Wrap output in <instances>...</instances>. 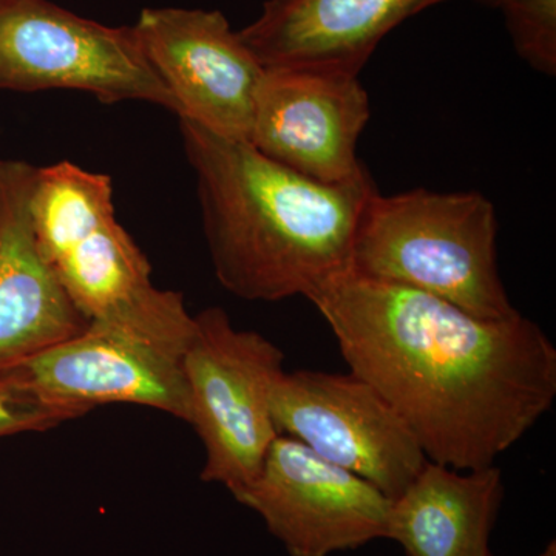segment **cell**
<instances>
[{
  "label": "cell",
  "instance_id": "5bb4252c",
  "mask_svg": "<svg viewBox=\"0 0 556 556\" xmlns=\"http://www.w3.org/2000/svg\"><path fill=\"white\" fill-rule=\"evenodd\" d=\"M503 471L456 470L427 459L391 500L387 540L405 556H493L490 536L503 506Z\"/></svg>",
  "mask_w": 556,
  "mask_h": 556
},
{
  "label": "cell",
  "instance_id": "8fae6325",
  "mask_svg": "<svg viewBox=\"0 0 556 556\" xmlns=\"http://www.w3.org/2000/svg\"><path fill=\"white\" fill-rule=\"evenodd\" d=\"M371 109L358 76L306 67L265 68L249 142L268 159L327 185L367 174L357 141Z\"/></svg>",
  "mask_w": 556,
  "mask_h": 556
},
{
  "label": "cell",
  "instance_id": "8992f818",
  "mask_svg": "<svg viewBox=\"0 0 556 556\" xmlns=\"http://www.w3.org/2000/svg\"><path fill=\"white\" fill-rule=\"evenodd\" d=\"M0 90H75L104 104L179 105L139 46L134 27H110L50 0L0 2Z\"/></svg>",
  "mask_w": 556,
  "mask_h": 556
},
{
  "label": "cell",
  "instance_id": "2e32d148",
  "mask_svg": "<svg viewBox=\"0 0 556 556\" xmlns=\"http://www.w3.org/2000/svg\"><path fill=\"white\" fill-rule=\"evenodd\" d=\"M73 419L79 416L42 401L14 372L0 378V438L42 433Z\"/></svg>",
  "mask_w": 556,
  "mask_h": 556
},
{
  "label": "cell",
  "instance_id": "9c48e42d",
  "mask_svg": "<svg viewBox=\"0 0 556 556\" xmlns=\"http://www.w3.org/2000/svg\"><path fill=\"white\" fill-rule=\"evenodd\" d=\"M186 350L127 325L89 321L11 372L42 401L79 417L100 405L130 404L189 424Z\"/></svg>",
  "mask_w": 556,
  "mask_h": 556
},
{
  "label": "cell",
  "instance_id": "5b68a950",
  "mask_svg": "<svg viewBox=\"0 0 556 556\" xmlns=\"http://www.w3.org/2000/svg\"><path fill=\"white\" fill-rule=\"evenodd\" d=\"M285 356L255 331L233 327L214 306L195 316L185 354L190 420L204 447L201 481L229 493L257 475L278 437L270 396Z\"/></svg>",
  "mask_w": 556,
  "mask_h": 556
},
{
  "label": "cell",
  "instance_id": "7c38bea8",
  "mask_svg": "<svg viewBox=\"0 0 556 556\" xmlns=\"http://www.w3.org/2000/svg\"><path fill=\"white\" fill-rule=\"evenodd\" d=\"M36 172L24 160H0V378L89 325L36 240Z\"/></svg>",
  "mask_w": 556,
  "mask_h": 556
},
{
  "label": "cell",
  "instance_id": "ba28073f",
  "mask_svg": "<svg viewBox=\"0 0 556 556\" xmlns=\"http://www.w3.org/2000/svg\"><path fill=\"white\" fill-rule=\"evenodd\" d=\"M230 495L262 518L289 556H329L387 540L390 497L285 434Z\"/></svg>",
  "mask_w": 556,
  "mask_h": 556
},
{
  "label": "cell",
  "instance_id": "52a82bcc",
  "mask_svg": "<svg viewBox=\"0 0 556 556\" xmlns=\"http://www.w3.org/2000/svg\"><path fill=\"white\" fill-rule=\"evenodd\" d=\"M278 434L364 478L394 500L427 457L407 424L353 372L299 371L280 376L270 396Z\"/></svg>",
  "mask_w": 556,
  "mask_h": 556
},
{
  "label": "cell",
  "instance_id": "277c9868",
  "mask_svg": "<svg viewBox=\"0 0 556 556\" xmlns=\"http://www.w3.org/2000/svg\"><path fill=\"white\" fill-rule=\"evenodd\" d=\"M496 237L495 206L482 193L378 190L358 222L351 270L504 320L519 311L501 278Z\"/></svg>",
  "mask_w": 556,
  "mask_h": 556
},
{
  "label": "cell",
  "instance_id": "d6986e66",
  "mask_svg": "<svg viewBox=\"0 0 556 556\" xmlns=\"http://www.w3.org/2000/svg\"><path fill=\"white\" fill-rule=\"evenodd\" d=\"M0 2H2V0H0Z\"/></svg>",
  "mask_w": 556,
  "mask_h": 556
},
{
  "label": "cell",
  "instance_id": "4fadbf2b",
  "mask_svg": "<svg viewBox=\"0 0 556 556\" xmlns=\"http://www.w3.org/2000/svg\"><path fill=\"white\" fill-rule=\"evenodd\" d=\"M445 0H266L239 31L265 68L306 67L358 76L380 42Z\"/></svg>",
  "mask_w": 556,
  "mask_h": 556
},
{
  "label": "cell",
  "instance_id": "e0dca14e",
  "mask_svg": "<svg viewBox=\"0 0 556 556\" xmlns=\"http://www.w3.org/2000/svg\"><path fill=\"white\" fill-rule=\"evenodd\" d=\"M536 556H556V541H551Z\"/></svg>",
  "mask_w": 556,
  "mask_h": 556
},
{
  "label": "cell",
  "instance_id": "7a4b0ae2",
  "mask_svg": "<svg viewBox=\"0 0 556 556\" xmlns=\"http://www.w3.org/2000/svg\"><path fill=\"white\" fill-rule=\"evenodd\" d=\"M197 178L204 237L219 285L249 302L308 298L351 270L369 174L327 185L268 159L244 139L178 119Z\"/></svg>",
  "mask_w": 556,
  "mask_h": 556
},
{
  "label": "cell",
  "instance_id": "30bf717a",
  "mask_svg": "<svg viewBox=\"0 0 556 556\" xmlns=\"http://www.w3.org/2000/svg\"><path fill=\"white\" fill-rule=\"evenodd\" d=\"M131 27L178 102V119L249 141L265 67L222 11L146 9Z\"/></svg>",
  "mask_w": 556,
  "mask_h": 556
},
{
  "label": "cell",
  "instance_id": "6da1fadb",
  "mask_svg": "<svg viewBox=\"0 0 556 556\" xmlns=\"http://www.w3.org/2000/svg\"><path fill=\"white\" fill-rule=\"evenodd\" d=\"M306 299L331 328L350 372L386 399L431 463L493 466L554 405L556 348L521 313L486 320L353 270Z\"/></svg>",
  "mask_w": 556,
  "mask_h": 556
},
{
  "label": "cell",
  "instance_id": "ac0fdd59",
  "mask_svg": "<svg viewBox=\"0 0 556 556\" xmlns=\"http://www.w3.org/2000/svg\"><path fill=\"white\" fill-rule=\"evenodd\" d=\"M477 2L482 3V5L490 7V9H500L506 0H477Z\"/></svg>",
  "mask_w": 556,
  "mask_h": 556
},
{
  "label": "cell",
  "instance_id": "3957f363",
  "mask_svg": "<svg viewBox=\"0 0 556 556\" xmlns=\"http://www.w3.org/2000/svg\"><path fill=\"white\" fill-rule=\"evenodd\" d=\"M31 218L43 257L87 320L189 346L195 316L181 294L153 283L148 257L116 217L109 175L72 161L38 167Z\"/></svg>",
  "mask_w": 556,
  "mask_h": 556
},
{
  "label": "cell",
  "instance_id": "9a60e30c",
  "mask_svg": "<svg viewBox=\"0 0 556 556\" xmlns=\"http://www.w3.org/2000/svg\"><path fill=\"white\" fill-rule=\"evenodd\" d=\"M522 61L535 72L556 73V0H506L500 7Z\"/></svg>",
  "mask_w": 556,
  "mask_h": 556
}]
</instances>
